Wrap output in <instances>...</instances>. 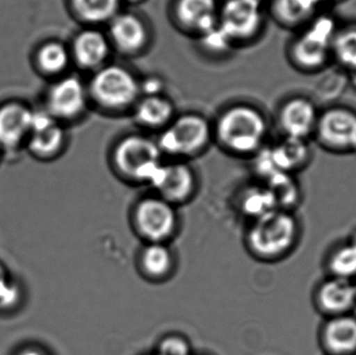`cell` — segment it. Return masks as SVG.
<instances>
[{
  "label": "cell",
  "mask_w": 356,
  "mask_h": 355,
  "mask_svg": "<svg viewBox=\"0 0 356 355\" xmlns=\"http://www.w3.org/2000/svg\"><path fill=\"white\" fill-rule=\"evenodd\" d=\"M213 129V137L228 154L252 158L265 146L269 125L259 108L236 104L220 115Z\"/></svg>",
  "instance_id": "6da1fadb"
},
{
  "label": "cell",
  "mask_w": 356,
  "mask_h": 355,
  "mask_svg": "<svg viewBox=\"0 0 356 355\" xmlns=\"http://www.w3.org/2000/svg\"><path fill=\"white\" fill-rule=\"evenodd\" d=\"M299 227L290 210H275L251 221L245 236L247 249L253 258L274 262L294 248Z\"/></svg>",
  "instance_id": "7a4b0ae2"
},
{
  "label": "cell",
  "mask_w": 356,
  "mask_h": 355,
  "mask_svg": "<svg viewBox=\"0 0 356 355\" xmlns=\"http://www.w3.org/2000/svg\"><path fill=\"white\" fill-rule=\"evenodd\" d=\"M111 166L119 179L148 185L165 160L156 140L141 133L121 138L111 151Z\"/></svg>",
  "instance_id": "3957f363"
},
{
  "label": "cell",
  "mask_w": 356,
  "mask_h": 355,
  "mask_svg": "<svg viewBox=\"0 0 356 355\" xmlns=\"http://www.w3.org/2000/svg\"><path fill=\"white\" fill-rule=\"evenodd\" d=\"M339 25L330 15L319 14L299 29L289 46L288 56L297 70L318 72L332 60V43Z\"/></svg>",
  "instance_id": "277c9868"
},
{
  "label": "cell",
  "mask_w": 356,
  "mask_h": 355,
  "mask_svg": "<svg viewBox=\"0 0 356 355\" xmlns=\"http://www.w3.org/2000/svg\"><path fill=\"white\" fill-rule=\"evenodd\" d=\"M213 138V126L199 114L180 115L161 131L156 143L164 158L186 160L200 156Z\"/></svg>",
  "instance_id": "5b68a950"
},
{
  "label": "cell",
  "mask_w": 356,
  "mask_h": 355,
  "mask_svg": "<svg viewBox=\"0 0 356 355\" xmlns=\"http://www.w3.org/2000/svg\"><path fill=\"white\" fill-rule=\"evenodd\" d=\"M87 87L90 99L114 112L131 108L141 96L139 79L121 65L106 64L94 71Z\"/></svg>",
  "instance_id": "8992f818"
},
{
  "label": "cell",
  "mask_w": 356,
  "mask_h": 355,
  "mask_svg": "<svg viewBox=\"0 0 356 355\" xmlns=\"http://www.w3.org/2000/svg\"><path fill=\"white\" fill-rule=\"evenodd\" d=\"M131 222L144 243H169L179 229L177 206L160 196H144L131 208Z\"/></svg>",
  "instance_id": "52a82bcc"
},
{
  "label": "cell",
  "mask_w": 356,
  "mask_h": 355,
  "mask_svg": "<svg viewBox=\"0 0 356 355\" xmlns=\"http://www.w3.org/2000/svg\"><path fill=\"white\" fill-rule=\"evenodd\" d=\"M313 138L328 151L356 154V110L336 104L320 110Z\"/></svg>",
  "instance_id": "ba28073f"
},
{
  "label": "cell",
  "mask_w": 356,
  "mask_h": 355,
  "mask_svg": "<svg viewBox=\"0 0 356 355\" xmlns=\"http://www.w3.org/2000/svg\"><path fill=\"white\" fill-rule=\"evenodd\" d=\"M154 194L175 206L188 204L198 191V177L186 160H164L149 183Z\"/></svg>",
  "instance_id": "9c48e42d"
},
{
  "label": "cell",
  "mask_w": 356,
  "mask_h": 355,
  "mask_svg": "<svg viewBox=\"0 0 356 355\" xmlns=\"http://www.w3.org/2000/svg\"><path fill=\"white\" fill-rule=\"evenodd\" d=\"M264 24L261 0H225L220 6L218 26L232 43L250 41Z\"/></svg>",
  "instance_id": "30bf717a"
},
{
  "label": "cell",
  "mask_w": 356,
  "mask_h": 355,
  "mask_svg": "<svg viewBox=\"0 0 356 355\" xmlns=\"http://www.w3.org/2000/svg\"><path fill=\"white\" fill-rule=\"evenodd\" d=\"M88 87L76 76H60L46 93L45 110L56 120L73 121L85 113L89 102Z\"/></svg>",
  "instance_id": "8fae6325"
},
{
  "label": "cell",
  "mask_w": 356,
  "mask_h": 355,
  "mask_svg": "<svg viewBox=\"0 0 356 355\" xmlns=\"http://www.w3.org/2000/svg\"><path fill=\"white\" fill-rule=\"evenodd\" d=\"M66 145L64 124L54 118L45 108L33 110L31 133L24 145L29 154L42 162H50L64 152Z\"/></svg>",
  "instance_id": "7c38bea8"
},
{
  "label": "cell",
  "mask_w": 356,
  "mask_h": 355,
  "mask_svg": "<svg viewBox=\"0 0 356 355\" xmlns=\"http://www.w3.org/2000/svg\"><path fill=\"white\" fill-rule=\"evenodd\" d=\"M319 114V108L311 98L292 96L278 108L277 125L284 137L309 141L315 133Z\"/></svg>",
  "instance_id": "4fadbf2b"
},
{
  "label": "cell",
  "mask_w": 356,
  "mask_h": 355,
  "mask_svg": "<svg viewBox=\"0 0 356 355\" xmlns=\"http://www.w3.org/2000/svg\"><path fill=\"white\" fill-rule=\"evenodd\" d=\"M33 110L21 102L0 106V151H14L24 147L31 133Z\"/></svg>",
  "instance_id": "5bb4252c"
},
{
  "label": "cell",
  "mask_w": 356,
  "mask_h": 355,
  "mask_svg": "<svg viewBox=\"0 0 356 355\" xmlns=\"http://www.w3.org/2000/svg\"><path fill=\"white\" fill-rule=\"evenodd\" d=\"M112 48L106 33L89 27L75 35L69 49L72 62L79 68L96 71L106 65Z\"/></svg>",
  "instance_id": "9a60e30c"
},
{
  "label": "cell",
  "mask_w": 356,
  "mask_h": 355,
  "mask_svg": "<svg viewBox=\"0 0 356 355\" xmlns=\"http://www.w3.org/2000/svg\"><path fill=\"white\" fill-rule=\"evenodd\" d=\"M108 24V35L112 47L125 54L142 51L147 45L149 33L145 23L133 13H119Z\"/></svg>",
  "instance_id": "2e32d148"
},
{
  "label": "cell",
  "mask_w": 356,
  "mask_h": 355,
  "mask_svg": "<svg viewBox=\"0 0 356 355\" xmlns=\"http://www.w3.org/2000/svg\"><path fill=\"white\" fill-rule=\"evenodd\" d=\"M217 0H177L175 16L178 24L200 37L218 25Z\"/></svg>",
  "instance_id": "e0dca14e"
},
{
  "label": "cell",
  "mask_w": 356,
  "mask_h": 355,
  "mask_svg": "<svg viewBox=\"0 0 356 355\" xmlns=\"http://www.w3.org/2000/svg\"><path fill=\"white\" fill-rule=\"evenodd\" d=\"M316 304L320 312L330 318L348 315L356 306L355 285L351 281L332 276L318 288Z\"/></svg>",
  "instance_id": "ac0fdd59"
},
{
  "label": "cell",
  "mask_w": 356,
  "mask_h": 355,
  "mask_svg": "<svg viewBox=\"0 0 356 355\" xmlns=\"http://www.w3.org/2000/svg\"><path fill=\"white\" fill-rule=\"evenodd\" d=\"M177 258L169 243H144L138 256V269L147 281H167L175 273Z\"/></svg>",
  "instance_id": "d6986e66"
},
{
  "label": "cell",
  "mask_w": 356,
  "mask_h": 355,
  "mask_svg": "<svg viewBox=\"0 0 356 355\" xmlns=\"http://www.w3.org/2000/svg\"><path fill=\"white\" fill-rule=\"evenodd\" d=\"M321 342L328 355L356 354V318L350 315L332 317L324 324Z\"/></svg>",
  "instance_id": "ffe728a7"
},
{
  "label": "cell",
  "mask_w": 356,
  "mask_h": 355,
  "mask_svg": "<svg viewBox=\"0 0 356 355\" xmlns=\"http://www.w3.org/2000/svg\"><path fill=\"white\" fill-rule=\"evenodd\" d=\"M325 0H271L272 17L286 28L299 29L319 15Z\"/></svg>",
  "instance_id": "44dd1931"
},
{
  "label": "cell",
  "mask_w": 356,
  "mask_h": 355,
  "mask_svg": "<svg viewBox=\"0 0 356 355\" xmlns=\"http://www.w3.org/2000/svg\"><path fill=\"white\" fill-rule=\"evenodd\" d=\"M175 104L166 96H143L134 106V118L140 126L161 129L175 119Z\"/></svg>",
  "instance_id": "7402d4cb"
},
{
  "label": "cell",
  "mask_w": 356,
  "mask_h": 355,
  "mask_svg": "<svg viewBox=\"0 0 356 355\" xmlns=\"http://www.w3.org/2000/svg\"><path fill=\"white\" fill-rule=\"evenodd\" d=\"M33 62L44 76L58 77L66 72L72 58L66 45L58 41H48L35 50Z\"/></svg>",
  "instance_id": "603a6c76"
},
{
  "label": "cell",
  "mask_w": 356,
  "mask_h": 355,
  "mask_svg": "<svg viewBox=\"0 0 356 355\" xmlns=\"http://www.w3.org/2000/svg\"><path fill=\"white\" fill-rule=\"evenodd\" d=\"M75 16L89 25L108 23L120 13L122 0H69Z\"/></svg>",
  "instance_id": "cb8c5ba5"
},
{
  "label": "cell",
  "mask_w": 356,
  "mask_h": 355,
  "mask_svg": "<svg viewBox=\"0 0 356 355\" xmlns=\"http://www.w3.org/2000/svg\"><path fill=\"white\" fill-rule=\"evenodd\" d=\"M238 206L243 215L251 221L278 210L275 197L266 185H254L245 190L241 196Z\"/></svg>",
  "instance_id": "d4e9b609"
},
{
  "label": "cell",
  "mask_w": 356,
  "mask_h": 355,
  "mask_svg": "<svg viewBox=\"0 0 356 355\" xmlns=\"http://www.w3.org/2000/svg\"><path fill=\"white\" fill-rule=\"evenodd\" d=\"M332 60L348 73L356 71V24L338 27L332 43Z\"/></svg>",
  "instance_id": "484cf974"
},
{
  "label": "cell",
  "mask_w": 356,
  "mask_h": 355,
  "mask_svg": "<svg viewBox=\"0 0 356 355\" xmlns=\"http://www.w3.org/2000/svg\"><path fill=\"white\" fill-rule=\"evenodd\" d=\"M265 185L271 190L280 210H290L299 201L298 185L295 183L292 174L280 173L265 181Z\"/></svg>",
  "instance_id": "4316f807"
},
{
  "label": "cell",
  "mask_w": 356,
  "mask_h": 355,
  "mask_svg": "<svg viewBox=\"0 0 356 355\" xmlns=\"http://www.w3.org/2000/svg\"><path fill=\"white\" fill-rule=\"evenodd\" d=\"M328 269L332 276L351 281L356 277V249L347 243L337 248L330 260Z\"/></svg>",
  "instance_id": "83f0119b"
},
{
  "label": "cell",
  "mask_w": 356,
  "mask_h": 355,
  "mask_svg": "<svg viewBox=\"0 0 356 355\" xmlns=\"http://www.w3.org/2000/svg\"><path fill=\"white\" fill-rule=\"evenodd\" d=\"M22 289L10 276L3 264L0 263V311L8 312L15 310L22 302Z\"/></svg>",
  "instance_id": "f1b7e54d"
},
{
  "label": "cell",
  "mask_w": 356,
  "mask_h": 355,
  "mask_svg": "<svg viewBox=\"0 0 356 355\" xmlns=\"http://www.w3.org/2000/svg\"><path fill=\"white\" fill-rule=\"evenodd\" d=\"M158 355H193L190 341L179 333H169L163 337L156 344Z\"/></svg>",
  "instance_id": "f546056e"
},
{
  "label": "cell",
  "mask_w": 356,
  "mask_h": 355,
  "mask_svg": "<svg viewBox=\"0 0 356 355\" xmlns=\"http://www.w3.org/2000/svg\"><path fill=\"white\" fill-rule=\"evenodd\" d=\"M199 39L202 45L213 53H223L234 45L232 40L222 31L218 25L211 31L201 35Z\"/></svg>",
  "instance_id": "4dcf8cb0"
},
{
  "label": "cell",
  "mask_w": 356,
  "mask_h": 355,
  "mask_svg": "<svg viewBox=\"0 0 356 355\" xmlns=\"http://www.w3.org/2000/svg\"><path fill=\"white\" fill-rule=\"evenodd\" d=\"M163 90H164V81L156 76H150L145 81H140V91L141 95L154 96L162 95Z\"/></svg>",
  "instance_id": "1f68e13d"
},
{
  "label": "cell",
  "mask_w": 356,
  "mask_h": 355,
  "mask_svg": "<svg viewBox=\"0 0 356 355\" xmlns=\"http://www.w3.org/2000/svg\"><path fill=\"white\" fill-rule=\"evenodd\" d=\"M13 355H51L41 346L26 345L19 348Z\"/></svg>",
  "instance_id": "d6a6232c"
},
{
  "label": "cell",
  "mask_w": 356,
  "mask_h": 355,
  "mask_svg": "<svg viewBox=\"0 0 356 355\" xmlns=\"http://www.w3.org/2000/svg\"><path fill=\"white\" fill-rule=\"evenodd\" d=\"M349 81H350L351 85H353V89L356 91V71H353V72L348 73Z\"/></svg>",
  "instance_id": "836d02e7"
},
{
  "label": "cell",
  "mask_w": 356,
  "mask_h": 355,
  "mask_svg": "<svg viewBox=\"0 0 356 355\" xmlns=\"http://www.w3.org/2000/svg\"><path fill=\"white\" fill-rule=\"evenodd\" d=\"M348 243L350 244L351 246H353V247H355L356 249V231H353Z\"/></svg>",
  "instance_id": "e575fe53"
},
{
  "label": "cell",
  "mask_w": 356,
  "mask_h": 355,
  "mask_svg": "<svg viewBox=\"0 0 356 355\" xmlns=\"http://www.w3.org/2000/svg\"><path fill=\"white\" fill-rule=\"evenodd\" d=\"M127 2H131V3H137V2L142 1V0H127Z\"/></svg>",
  "instance_id": "d590c367"
},
{
  "label": "cell",
  "mask_w": 356,
  "mask_h": 355,
  "mask_svg": "<svg viewBox=\"0 0 356 355\" xmlns=\"http://www.w3.org/2000/svg\"><path fill=\"white\" fill-rule=\"evenodd\" d=\"M326 3H328V2H334V1H339V0H325Z\"/></svg>",
  "instance_id": "8d00e7d4"
},
{
  "label": "cell",
  "mask_w": 356,
  "mask_h": 355,
  "mask_svg": "<svg viewBox=\"0 0 356 355\" xmlns=\"http://www.w3.org/2000/svg\"><path fill=\"white\" fill-rule=\"evenodd\" d=\"M353 285H355V294H356V283H353Z\"/></svg>",
  "instance_id": "74e56055"
},
{
  "label": "cell",
  "mask_w": 356,
  "mask_h": 355,
  "mask_svg": "<svg viewBox=\"0 0 356 355\" xmlns=\"http://www.w3.org/2000/svg\"><path fill=\"white\" fill-rule=\"evenodd\" d=\"M149 355H158V354H154H154H149Z\"/></svg>",
  "instance_id": "f35d334b"
},
{
  "label": "cell",
  "mask_w": 356,
  "mask_h": 355,
  "mask_svg": "<svg viewBox=\"0 0 356 355\" xmlns=\"http://www.w3.org/2000/svg\"><path fill=\"white\" fill-rule=\"evenodd\" d=\"M193 355H205V354H193Z\"/></svg>",
  "instance_id": "ab89813d"
},
{
  "label": "cell",
  "mask_w": 356,
  "mask_h": 355,
  "mask_svg": "<svg viewBox=\"0 0 356 355\" xmlns=\"http://www.w3.org/2000/svg\"><path fill=\"white\" fill-rule=\"evenodd\" d=\"M0 154H1V151H0Z\"/></svg>",
  "instance_id": "60d3db41"
},
{
  "label": "cell",
  "mask_w": 356,
  "mask_h": 355,
  "mask_svg": "<svg viewBox=\"0 0 356 355\" xmlns=\"http://www.w3.org/2000/svg\"><path fill=\"white\" fill-rule=\"evenodd\" d=\"M261 1H264V0H261Z\"/></svg>",
  "instance_id": "b9f144b4"
}]
</instances>
